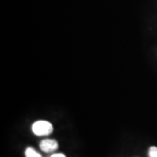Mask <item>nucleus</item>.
<instances>
[{"label":"nucleus","mask_w":157,"mask_h":157,"mask_svg":"<svg viewBox=\"0 0 157 157\" xmlns=\"http://www.w3.org/2000/svg\"><path fill=\"white\" fill-rule=\"evenodd\" d=\"M32 130L34 135L38 136H44V135H49L53 131L52 125L46 121H38L33 124Z\"/></svg>","instance_id":"nucleus-1"},{"label":"nucleus","mask_w":157,"mask_h":157,"mask_svg":"<svg viewBox=\"0 0 157 157\" xmlns=\"http://www.w3.org/2000/svg\"><path fill=\"white\" fill-rule=\"evenodd\" d=\"M39 147L42 151L45 152V153H50V152L55 151L58 148L59 145H58L57 140H52V139H45L40 142Z\"/></svg>","instance_id":"nucleus-2"},{"label":"nucleus","mask_w":157,"mask_h":157,"mask_svg":"<svg viewBox=\"0 0 157 157\" xmlns=\"http://www.w3.org/2000/svg\"><path fill=\"white\" fill-rule=\"evenodd\" d=\"M25 156L26 157H42L38 152H36L33 147H27L25 150Z\"/></svg>","instance_id":"nucleus-3"},{"label":"nucleus","mask_w":157,"mask_h":157,"mask_svg":"<svg viewBox=\"0 0 157 157\" xmlns=\"http://www.w3.org/2000/svg\"><path fill=\"white\" fill-rule=\"evenodd\" d=\"M148 156L157 157V147H151L148 150Z\"/></svg>","instance_id":"nucleus-4"},{"label":"nucleus","mask_w":157,"mask_h":157,"mask_svg":"<svg viewBox=\"0 0 157 157\" xmlns=\"http://www.w3.org/2000/svg\"><path fill=\"white\" fill-rule=\"evenodd\" d=\"M50 157H66V156H65V155H63V154H54V155H51Z\"/></svg>","instance_id":"nucleus-5"}]
</instances>
